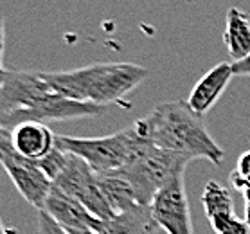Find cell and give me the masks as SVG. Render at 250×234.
Listing matches in <instances>:
<instances>
[{
	"mask_svg": "<svg viewBox=\"0 0 250 234\" xmlns=\"http://www.w3.org/2000/svg\"><path fill=\"white\" fill-rule=\"evenodd\" d=\"M234 76H250V56L241 62H232Z\"/></svg>",
	"mask_w": 250,
	"mask_h": 234,
	"instance_id": "19",
	"label": "cell"
},
{
	"mask_svg": "<svg viewBox=\"0 0 250 234\" xmlns=\"http://www.w3.org/2000/svg\"><path fill=\"white\" fill-rule=\"evenodd\" d=\"M245 222L249 223L250 227V204H245Z\"/></svg>",
	"mask_w": 250,
	"mask_h": 234,
	"instance_id": "21",
	"label": "cell"
},
{
	"mask_svg": "<svg viewBox=\"0 0 250 234\" xmlns=\"http://www.w3.org/2000/svg\"><path fill=\"white\" fill-rule=\"evenodd\" d=\"M155 223L167 234H194L184 175L171 180L151 202Z\"/></svg>",
	"mask_w": 250,
	"mask_h": 234,
	"instance_id": "8",
	"label": "cell"
},
{
	"mask_svg": "<svg viewBox=\"0 0 250 234\" xmlns=\"http://www.w3.org/2000/svg\"><path fill=\"white\" fill-rule=\"evenodd\" d=\"M236 171H238L239 175H243V177L250 178V149L249 151H245V153L238 159Z\"/></svg>",
	"mask_w": 250,
	"mask_h": 234,
	"instance_id": "18",
	"label": "cell"
},
{
	"mask_svg": "<svg viewBox=\"0 0 250 234\" xmlns=\"http://www.w3.org/2000/svg\"><path fill=\"white\" fill-rule=\"evenodd\" d=\"M49 85L72 101L110 106L125 105V97L149 76L137 63H92L86 67L62 72H42Z\"/></svg>",
	"mask_w": 250,
	"mask_h": 234,
	"instance_id": "3",
	"label": "cell"
},
{
	"mask_svg": "<svg viewBox=\"0 0 250 234\" xmlns=\"http://www.w3.org/2000/svg\"><path fill=\"white\" fill-rule=\"evenodd\" d=\"M36 234H70L67 229L60 225L47 211H38V229Z\"/></svg>",
	"mask_w": 250,
	"mask_h": 234,
	"instance_id": "16",
	"label": "cell"
},
{
	"mask_svg": "<svg viewBox=\"0 0 250 234\" xmlns=\"http://www.w3.org/2000/svg\"><path fill=\"white\" fill-rule=\"evenodd\" d=\"M108 106L80 103L58 94L42 72L7 70L0 85V126L11 131L15 126L36 121H67L97 117Z\"/></svg>",
	"mask_w": 250,
	"mask_h": 234,
	"instance_id": "1",
	"label": "cell"
},
{
	"mask_svg": "<svg viewBox=\"0 0 250 234\" xmlns=\"http://www.w3.org/2000/svg\"><path fill=\"white\" fill-rule=\"evenodd\" d=\"M223 43L232 62H241L250 56V18L239 7H230L227 11Z\"/></svg>",
	"mask_w": 250,
	"mask_h": 234,
	"instance_id": "15",
	"label": "cell"
},
{
	"mask_svg": "<svg viewBox=\"0 0 250 234\" xmlns=\"http://www.w3.org/2000/svg\"><path fill=\"white\" fill-rule=\"evenodd\" d=\"M139 137L169 149L186 159H205L214 166H222L225 151L209 133L202 115L188 101H167L155 106L149 114L133 123Z\"/></svg>",
	"mask_w": 250,
	"mask_h": 234,
	"instance_id": "2",
	"label": "cell"
},
{
	"mask_svg": "<svg viewBox=\"0 0 250 234\" xmlns=\"http://www.w3.org/2000/svg\"><path fill=\"white\" fill-rule=\"evenodd\" d=\"M2 54H4V17L0 13V85L4 81V76H6L7 70L2 67Z\"/></svg>",
	"mask_w": 250,
	"mask_h": 234,
	"instance_id": "20",
	"label": "cell"
},
{
	"mask_svg": "<svg viewBox=\"0 0 250 234\" xmlns=\"http://www.w3.org/2000/svg\"><path fill=\"white\" fill-rule=\"evenodd\" d=\"M139 141L141 137L133 125L96 139L56 135L58 148L81 157L96 173L123 170L139 146Z\"/></svg>",
	"mask_w": 250,
	"mask_h": 234,
	"instance_id": "5",
	"label": "cell"
},
{
	"mask_svg": "<svg viewBox=\"0 0 250 234\" xmlns=\"http://www.w3.org/2000/svg\"><path fill=\"white\" fill-rule=\"evenodd\" d=\"M220 234H250V227L245 220L234 216L232 220L227 223V227L223 229Z\"/></svg>",
	"mask_w": 250,
	"mask_h": 234,
	"instance_id": "17",
	"label": "cell"
},
{
	"mask_svg": "<svg viewBox=\"0 0 250 234\" xmlns=\"http://www.w3.org/2000/svg\"><path fill=\"white\" fill-rule=\"evenodd\" d=\"M0 234H9V231H7L4 222H2V218H0Z\"/></svg>",
	"mask_w": 250,
	"mask_h": 234,
	"instance_id": "23",
	"label": "cell"
},
{
	"mask_svg": "<svg viewBox=\"0 0 250 234\" xmlns=\"http://www.w3.org/2000/svg\"><path fill=\"white\" fill-rule=\"evenodd\" d=\"M157 227L151 206H133L110 220H101L97 231L101 234H153Z\"/></svg>",
	"mask_w": 250,
	"mask_h": 234,
	"instance_id": "13",
	"label": "cell"
},
{
	"mask_svg": "<svg viewBox=\"0 0 250 234\" xmlns=\"http://www.w3.org/2000/svg\"><path fill=\"white\" fill-rule=\"evenodd\" d=\"M13 148L25 159L40 160L56 148V135L45 123L29 121L11 130Z\"/></svg>",
	"mask_w": 250,
	"mask_h": 234,
	"instance_id": "11",
	"label": "cell"
},
{
	"mask_svg": "<svg viewBox=\"0 0 250 234\" xmlns=\"http://www.w3.org/2000/svg\"><path fill=\"white\" fill-rule=\"evenodd\" d=\"M70 234H101L99 231H76V233H70Z\"/></svg>",
	"mask_w": 250,
	"mask_h": 234,
	"instance_id": "22",
	"label": "cell"
},
{
	"mask_svg": "<svg viewBox=\"0 0 250 234\" xmlns=\"http://www.w3.org/2000/svg\"><path fill=\"white\" fill-rule=\"evenodd\" d=\"M47 211L60 225L67 229L68 233L76 231H97L99 227V218H96L81 202L65 194L63 191L52 186L51 193L47 196L45 207Z\"/></svg>",
	"mask_w": 250,
	"mask_h": 234,
	"instance_id": "9",
	"label": "cell"
},
{
	"mask_svg": "<svg viewBox=\"0 0 250 234\" xmlns=\"http://www.w3.org/2000/svg\"><path fill=\"white\" fill-rule=\"evenodd\" d=\"M0 166L6 170L18 193L34 209L42 211L52 189V180L42 171L36 160L25 159L13 148L9 130L0 133Z\"/></svg>",
	"mask_w": 250,
	"mask_h": 234,
	"instance_id": "6",
	"label": "cell"
},
{
	"mask_svg": "<svg viewBox=\"0 0 250 234\" xmlns=\"http://www.w3.org/2000/svg\"><path fill=\"white\" fill-rule=\"evenodd\" d=\"M4 131H6V128H2V126H0V133H4Z\"/></svg>",
	"mask_w": 250,
	"mask_h": 234,
	"instance_id": "24",
	"label": "cell"
},
{
	"mask_svg": "<svg viewBox=\"0 0 250 234\" xmlns=\"http://www.w3.org/2000/svg\"><path fill=\"white\" fill-rule=\"evenodd\" d=\"M97 182L115 216L131 209L133 206H141L137 198L135 186L125 173V170L97 173Z\"/></svg>",
	"mask_w": 250,
	"mask_h": 234,
	"instance_id": "12",
	"label": "cell"
},
{
	"mask_svg": "<svg viewBox=\"0 0 250 234\" xmlns=\"http://www.w3.org/2000/svg\"><path fill=\"white\" fill-rule=\"evenodd\" d=\"M189 162L191 160L184 155L159 148L141 137L139 146L123 170L135 186L139 204L151 206L155 194L171 180L184 175Z\"/></svg>",
	"mask_w": 250,
	"mask_h": 234,
	"instance_id": "4",
	"label": "cell"
},
{
	"mask_svg": "<svg viewBox=\"0 0 250 234\" xmlns=\"http://www.w3.org/2000/svg\"><path fill=\"white\" fill-rule=\"evenodd\" d=\"M67 155V164L56 177V180L52 182V186L81 202L94 216L103 222L114 218V211L110 209L108 202L99 188L97 173L81 157L68 153V151Z\"/></svg>",
	"mask_w": 250,
	"mask_h": 234,
	"instance_id": "7",
	"label": "cell"
},
{
	"mask_svg": "<svg viewBox=\"0 0 250 234\" xmlns=\"http://www.w3.org/2000/svg\"><path fill=\"white\" fill-rule=\"evenodd\" d=\"M232 78H234L232 63L222 62L218 63V65H214L193 86V90L189 94L188 105L198 115L207 114L216 105L218 99L223 96V92H225V88L229 86Z\"/></svg>",
	"mask_w": 250,
	"mask_h": 234,
	"instance_id": "10",
	"label": "cell"
},
{
	"mask_svg": "<svg viewBox=\"0 0 250 234\" xmlns=\"http://www.w3.org/2000/svg\"><path fill=\"white\" fill-rule=\"evenodd\" d=\"M202 206L210 222V227L216 234H220L227 223L232 220L234 214V202L229 189L216 180H209L205 184L204 193H202Z\"/></svg>",
	"mask_w": 250,
	"mask_h": 234,
	"instance_id": "14",
	"label": "cell"
}]
</instances>
